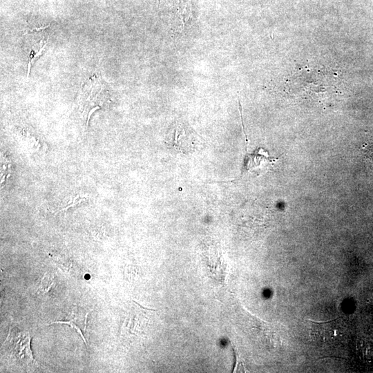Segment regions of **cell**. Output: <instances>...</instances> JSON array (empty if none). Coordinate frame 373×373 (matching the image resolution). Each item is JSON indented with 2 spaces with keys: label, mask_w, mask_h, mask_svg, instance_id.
<instances>
[{
  "label": "cell",
  "mask_w": 373,
  "mask_h": 373,
  "mask_svg": "<svg viewBox=\"0 0 373 373\" xmlns=\"http://www.w3.org/2000/svg\"><path fill=\"white\" fill-rule=\"evenodd\" d=\"M53 285V280L52 278L47 276L46 274L43 277L40 285L39 287L38 292L40 291L41 293H46L49 291V289L52 287Z\"/></svg>",
  "instance_id": "cell-7"
},
{
  "label": "cell",
  "mask_w": 373,
  "mask_h": 373,
  "mask_svg": "<svg viewBox=\"0 0 373 373\" xmlns=\"http://www.w3.org/2000/svg\"><path fill=\"white\" fill-rule=\"evenodd\" d=\"M49 26H50V24H48L47 26H41V27H39V28H33L28 30L30 32H35V31H41V30H45V29L48 28Z\"/></svg>",
  "instance_id": "cell-9"
},
{
  "label": "cell",
  "mask_w": 373,
  "mask_h": 373,
  "mask_svg": "<svg viewBox=\"0 0 373 373\" xmlns=\"http://www.w3.org/2000/svg\"><path fill=\"white\" fill-rule=\"evenodd\" d=\"M47 41H41L39 46V49L35 52V54L30 58V60L28 64V69H27V76L29 77L30 68L32 67V65L34 64V62L42 55L47 44Z\"/></svg>",
  "instance_id": "cell-6"
},
{
  "label": "cell",
  "mask_w": 373,
  "mask_h": 373,
  "mask_svg": "<svg viewBox=\"0 0 373 373\" xmlns=\"http://www.w3.org/2000/svg\"><path fill=\"white\" fill-rule=\"evenodd\" d=\"M31 336L28 332L10 327L2 348L14 364L28 367L35 363L30 347Z\"/></svg>",
  "instance_id": "cell-2"
},
{
  "label": "cell",
  "mask_w": 373,
  "mask_h": 373,
  "mask_svg": "<svg viewBox=\"0 0 373 373\" xmlns=\"http://www.w3.org/2000/svg\"><path fill=\"white\" fill-rule=\"evenodd\" d=\"M311 323V334L318 346H337L343 342L344 326L341 318L322 323Z\"/></svg>",
  "instance_id": "cell-3"
},
{
  "label": "cell",
  "mask_w": 373,
  "mask_h": 373,
  "mask_svg": "<svg viewBox=\"0 0 373 373\" xmlns=\"http://www.w3.org/2000/svg\"><path fill=\"white\" fill-rule=\"evenodd\" d=\"M341 82L337 73L323 66H305L285 81L287 91L296 97L326 100L336 95Z\"/></svg>",
  "instance_id": "cell-1"
},
{
  "label": "cell",
  "mask_w": 373,
  "mask_h": 373,
  "mask_svg": "<svg viewBox=\"0 0 373 373\" xmlns=\"http://www.w3.org/2000/svg\"><path fill=\"white\" fill-rule=\"evenodd\" d=\"M365 156L370 161L373 162V140L367 144L364 148Z\"/></svg>",
  "instance_id": "cell-8"
},
{
  "label": "cell",
  "mask_w": 373,
  "mask_h": 373,
  "mask_svg": "<svg viewBox=\"0 0 373 373\" xmlns=\"http://www.w3.org/2000/svg\"><path fill=\"white\" fill-rule=\"evenodd\" d=\"M276 158L269 156L262 149H258L255 152L247 153L245 157L243 171H252L257 168H262L269 164H273Z\"/></svg>",
  "instance_id": "cell-5"
},
{
  "label": "cell",
  "mask_w": 373,
  "mask_h": 373,
  "mask_svg": "<svg viewBox=\"0 0 373 373\" xmlns=\"http://www.w3.org/2000/svg\"><path fill=\"white\" fill-rule=\"evenodd\" d=\"M88 314V312H86V311L80 307H75L73 309L67 320L54 321L52 323V324L61 323L70 326L79 333L81 338L86 344L84 333L86 330V321Z\"/></svg>",
  "instance_id": "cell-4"
}]
</instances>
